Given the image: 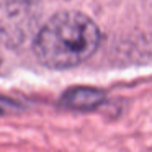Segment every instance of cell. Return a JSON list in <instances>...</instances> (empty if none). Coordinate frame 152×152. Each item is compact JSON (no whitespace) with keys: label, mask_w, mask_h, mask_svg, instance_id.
Here are the masks:
<instances>
[{"label":"cell","mask_w":152,"mask_h":152,"mask_svg":"<svg viewBox=\"0 0 152 152\" xmlns=\"http://www.w3.org/2000/svg\"><path fill=\"white\" fill-rule=\"evenodd\" d=\"M98 26L80 12H61L38 31L34 56L49 69H70L93 56L100 46Z\"/></svg>","instance_id":"6da1fadb"},{"label":"cell","mask_w":152,"mask_h":152,"mask_svg":"<svg viewBox=\"0 0 152 152\" xmlns=\"http://www.w3.org/2000/svg\"><path fill=\"white\" fill-rule=\"evenodd\" d=\"M106 100L103 90L88 88V87H79V88L67 90L62 96V105L74 111H90L98 108Z\"/></svg>","instance_id":"7a4b0ae2"},{"label":"cell","mask_w":152,"mask_h":152,"mask_svg":"<svg viewBox=\"0 0 152 152\" xmlns=\"http://www.w3.org/2000/svg\"><path fill=\"white\" fill-rule=\"evenodd\" d=\"M20 110H21V106L17 102L0 95V115H13V113L20 111Z\"/></svg>","instance_id":"3957f363"}]
</instances>
